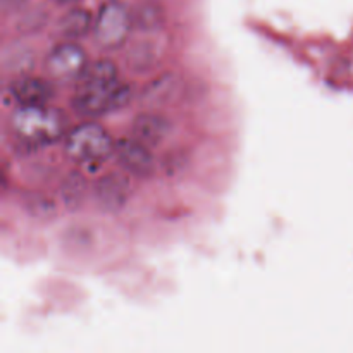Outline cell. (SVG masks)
I'll list each match as a JSON object with an SVG mask.
<instances>
[{"mask_svg":"<svg viewBox=\"0 0 353 353\" xmlns=\"http://www.w3.org/2000/svg\"><path fill=\"white\" fill-rule=\"evenodd\" d=\"M169 133H171V123L161 114H140L133 123V137L147 147H159L169 137Z\"/></svg>","mask_w":353,"mask_h":353,"instance_id":"9","label":"cell"},{"mask_svg":"<svg viewBox=\"0 0 353 353\" xmlns=\"http://www.w3.org/2000/svg\"><path fill=\"white\" fill-rule=\"evenodd\" d=\"M179 92H181V79L176 74H165L155 79L143 90L141 100H143L145 105L162 107L174 102L179 97Z\"/></svg>","mask_w":353,"mask_h":353,"instance_id":"11","label":"cell"},{"mask_svg":"<svg viewBox=\"0 0 353 353\" xmlns=\"http://www.w3.org/2000/svg\"><path fill=\"white\" fill-rule=\"evenodd\" d=\"M64 152L78 164H102L114 152V143L100 124L85 123L69 131Z\"/></svg>","mask_w":353,"mask_h":353,"instance_id":"3","label":"cell"},{"mask_svg":"<svg viewBox=\"0 0 353 353\" xmlns=\"http://www.w3.org/2000/svg\"><path fill=\"white\" fill-rule=\"evenodd\" d=\"M55 2H72V0H55Z\"/></svg>","mask_w":353,"mask_h":353,"instance_id":"14","label":"cell"},{"mask_svg":"<svg viewBox=\"0 0 353 353\" xmlns=\"http://www.w3.org/2000/svg\"><path fill=\"white\" fill-rule=\"evenodd\" d=\"M10 93L19 105H38L47 103L54 95L48 81L34 76H21L10 85Z\"/></svg>","mask_w":353,"mask_h":353,"instance_id":"10","label":"cell"},{"mask_svg":"<svg viewBox=\"0 0 353 353\" xmlns=\"http://www.w3.org/2000/svg\"><path fill=\"white\" fill-rule=\"evenodd\" d=\"M95 195L100 205L107 210H117L131 195V181L128 176L114 172L102 176L95 185Z\"/></svg>","mask_w":353,"mask_h":353,"instance_id":"8","label":"cell"},{"mask_svg":"<svg viewBox=\"0 0 353 353\" xmlns=\"http://www.w3.org/2000/svg\"><path fill=\"white\" fill-rule=\"evenodd\" d=\"M86 195V179L79 172H71L61 185L62 202L68 209H76L81 205Z\"/></svg>","mask_w":353,"mask_h":353,"instance_id":"13","label":"cell"},{"mask_svg":"<svg viewBox=\"0 0 353 353\" xmlns=\"http://www.w3.org/2000/svg\"><path fill=\"white\" fill-rule=\"evenodd\" d=\"M133 26V16L124 3L107 2L100 7L93 23V37L102 48L114 50L126 41Z\"/></svg>","mask_w":353,"mask_h":353,"instance_id":"4","label":"cell"},{"mask_svg":"<svg viewBox=\"0 0 353 353\" xmlns=\"http://www.w3.org/2000/svg\"><path fill=\"white\" fill-rule=\"evenodd\" d=\"M114 154L126 171L137 176H150L154 171V157L145 143L137 138H121L114 143Z\"/></svg>","mask_w":353,"mask_h":353,"instance_id":"7","label":"cell"},{"mask_svg":"<svg viewBox=\"0 0 353 353\" xmlns=\"http://www.w3.org/2000/svg\"><path fill=\"white\" fill-rule=\"evenodd\" d=\"M12 134L28 147H41L59 140L65 130V117L61 110L38 105H19L10 116Z\"/></svg>","mask_w":353,"mask_h":353,"instance_id":"2","label":"cell"},{"mask_svg":"<svg viewBox=\"0 0 353 353\" xmlns=\"http://www.w3.org/2000/svg\"><path fill=\"white\" fill-rule=\"evenodd\" d=\"M93 28L92 14L86 9H72L59 21V31L68 40H78Z\"/></svg>","mask_w":353,"mask_h":353,"instance_id":"12","label":"cell"},{"mask_svg":"<svg viewBox=\"0 0 353 353\" xmlns=\"http://www.w3.org/2000/svg\"><path fill=\"white\" fill-rule=\"evenodd\" d=\"M143 33L128 47V62L133 69L145 71L157 64L165 50V38L159 28H140Z\"/></svg>","mask_w":353,"mask_h":353,"instance_id":"6","label":"cell"},{"mask_svg":"<svg viewBox=\"0 0 353 353\" xmlns=\"http://www.w3.org/2000/svg\"><path fill=\"white\" fill-rule=\"evenodd\" d=\"M131 88L117 78L116 65L110 61L86 64L78 78L72 105L79 116L97 117L126 105Z\"/></svg>","mask_w":353,"mask_h":353,"instance_id":"1","label":"cell"},{"mask_svg":"<svg viewBox=\"0 0 353 353\" xmlns=\"http://www.w3.org/2000/svg\"><path fill=\"white\" fill-rule=\"evenodd\" d=\"M86 54L79 45L65 41L57 45L54 50L48 54L45 61V69L48 74L61 81L69 79H78L86 68Z\"/></svg>","mask_w":353,"mask_h":353,"instance_id":"5","label":"cell"}]
</instances>
